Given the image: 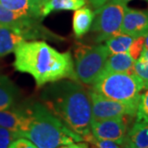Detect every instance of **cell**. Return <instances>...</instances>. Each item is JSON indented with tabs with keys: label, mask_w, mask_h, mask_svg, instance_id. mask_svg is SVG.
I'll return each instance as SVG.
<instances>
[{
	"label": "cell",
	"mask_w": 148,
	"mask_h": 148,
	"mask_svg": "<svg viewBox=\"0 0 148 148\" xmlns=\"http://www.w3.org/2000/svg\"><path fill=\"white\" fill-rule=\"evenodd\" d=\"M129 148L148 147V122H136L126 137Z\"/></svg>",
	"instance_id": "16"
},
{
	"label": "cell",
	"mask_w": 148,
	"mask_h": 148,
	"mask_svg": "<svg viewBox=\"0 0 148 148\" xmlns=\"http://www.w3.org/2000/svg\"><path fill=\"white\" fill-rule=\"evenodd\" d=\"M28 124V115L24 109H8L0 110V127L16 132L21 138Z\"/></svg>",
	"instance_id": "11"
},
{
	"label": "cell",
	"mask_w": 148,
	"mask_h": 148,
	"mask_svg": "<svg viewBox=\"0 0 148 148\" xmlns=\"http://www.w3.org/2000/svg\"><path fill=\"white\" fill-rule=\"evenodd\" d=\"M95 17V12L87 7L75 10L73 17V30L75 36L81 38L90 30Z\"/></svg>",
	"instance_id": "14"
},
{
	"label": "cell",
	"mask_w": 148,
	"mask_h": 148,
	"mask_svg": "<svg viewBox=\"0 0 148 148\" xmlns=\"http://www.w3.org/2000/svg\"><path fill=\"white\" fill-rule=\"evenodd\" d=\"M87 0H49L43 6L40 11V16L45 17L51 12L56 11H74L84 7Z\"/></svg>",
	"instance_id": "17"
},
{
	"label": "cell",
	"mask_w": 148,
	"mask_h": 148,
	"mask_svg": "<svg viewBox=\"0 0 148 148\" xmlns=\"http://www.w3.org/2000/svg\"><path fill=\"white\" fill-rule=\"evenodd\" d=\"M13 67L30 74L38 87L60 80L77 81L70 52L60 53L45 41H24L14 51Z\"/></svg>",
	"instance_id": "1"
},
{
	"label": "cell",
	"mask_w": 148,
	"mask_h": 148,
	"mask_svg": "<svg viewBox=\"0 0 148 148\" xmlns=\"http://www.w3.org/2000/svg\"><path fill=\"white\" fill-rule=\"evenodd\" d=\"M134 62L135 61L127 52L110 54L102 73H126L134 74Z\"/></svg>",
	"instance_id": "13"
},
{
	"label": "cell",
	"mask_w": 148,
	"mask_h": 148,
	"mask_svg": "<svg viewBox=\"0 0 148 148\" xmlns=\"http://www.w3.org/2000/svg\"><path fill=\"white\" fill-rule=\"evenodd\" d=\"M36 21V19L18 15L0 4V24L24 33L28 39L42 36L39 32V29L40 28L37 26Z\"/></svg>",
	"instance_id": "9"
},
{
	"label": "cell",
	"mask_w": 148,
	"mask_h": 148,
	"mask_svg": "<svg viewBox=\"0 0 148 148\" xmlns=\"http://www.w3.org/2000/svg\"><path fill=\"white\" fill-rule=\"evenodd\" d=\"M141 55H143V57H145V58H147L148 60V49H145V48H143V53Z\"/></svg>",
	"instance_id": "29"
},
{
	"label": "cell",
	"mask_w": 148,
	"mask_h": 148,
	"mask_svg": "<svg viewBox=\"0 0 148 148\" xmlns=\"http://www.w3.org/2000/svg\"><path fill=\"white\" fill-rule=\"evenodd\" d=\"M87 1H89V3L94 8L97 9V8H101V6L104 5L105 3H106L107 2H109L110 0H87Z\"/></svg>",
	"instance_id": "27"
},
{
	"label": "cell",
	"mask_w": 148,
	"mask_h": 148,
	"mask_svg": "<svg viewBox=\"0 0 148 148\" xmlns=\"http://www.w3.org/2000/svg\"><path fill=\"white\" fill-rule=\"evenodd\" d=\"M59 148H88V147L83 143H79V144L72 143V144H69V145H64V147H61Z\"/></svg>",
	"instance_id": "28"
},
{
	"label": "cell",
	"mask_w": 148,
	"mask_h": 148,
	"mask_svg": "<svg viewBox=\"0 0 148 148\" xmlns=\"http://www.w3.org/2000/svg\"><path fill=\"white\" fill-rule=\"evenodd\" d=\"M41 101L54 116L82 138L91 132L89 91L77 81L63 79L50 83L41 93Z\"/></svg>",
	"instance_id": "2"
},
{
	"label": "cell",
	"mask_w": 148,
	"mask_h": 148,
	"mask_svg": "<svg viewBox=\"0 0 148 148\" xmlns=\"http://www.w3.org/2000/svg\"><path fill=\"white\" fill-rule=\"evenodd\" d=\"M126 124L123 118L91 120L90 132L98 140H110L119 145L126 142Z\"/></svg>",
	"instance_id": "8"
},
{
	"label": "cell",
	"mask_w": 148,
	"mask_h": 148,
	"mask_svg": "<svg viewBox=\"0 0 148 148\" xmlns=\"http://www.w3.org/2000/svg\"><path fill=\"white\" fill-rule=\"evenodd\" d=\"M133 72L143 81L144 89L148 88V60L143 55H140V57L134 62Z\"/></svg>",
	"instance_id": "20"
},
{
	"label": "cell",
	"mask_w": 148,
	"mask_h": 148,
	"mask_svg": "<svg viewBox=\"0 0 148 148\" xmlns=\"http://www.w3.org/2000/svg\"><path fill=\"white\" fill-rule=\"evenodd\" d=\"M133 39L134 38L128 35L119 33L108 39L106 41V46L108 49L110 54L126 53L128 51Z\"/></svg>",
	"instance_id": "19"
},
{
	"label": "cell",
	"mask_w": 148,
	"mask_h": 148,
	"mask_svg": "<svg viewBox=\"0 0 148 148\" xmlns=\"http://www.w3.org/2000/svg\"><path fill=\"white\" fill-rule=\"evenodd\" d=\"M30 1H31L32 8H33V9L35 11L36 16H38V18L39 19L41 18V16H40L41 8H42L43 6L45 5L49 0H30Z\"/></svg>",
	"instance_id": "26"
},
{
	"label": "cell",
	"mask_w": 148,
	"mask_h": 148,
	"mask_svg": "<svg viewBox=\"0 0 148 148\" xmlns=\"http://www.w3.org/2000/svg\"><path fill=\"white\" fill-rule=\"evenodd\" d=\"M24 110L28 115V124L21 138L29 139L38 148H58L83 141L42 103L35 102Z\"/></svg>",
	"instance_id": "3"
},
{
	"label": "cell",
	"mask_w": 148,
	"mask_h": 148,
	"mask_svg": "<svg viewBox=\"0 0 148 148\" xmlns=\"http://www.w3.org/2000/svg\"><path fill=\"white\" fill-rule=\"evenodd\" d=\"M8 148H38L29 139L26 138H18L11 143Z\"/></svg>",
	"instance_id": "24"
},
{
	"label": "cell",
	"mask_w": 148,
	"mask_h": 148,
	"mask_svg": "<svg viewBox=\"0 0 148 148\" xmlns=\"http://www.w3.org/2000/svg\"><path fill=\"white\" fill-rule=\"evenodd\" d=\"M147 148H148V147H147Z\"/></svg>",
	"instance_id": "33"
},
{
	"label": "cell",
	"mask_w": 148,
	"mask_h": 148,
	"mask_svg": "<svg viewBox=\"0 0 148 148\" xmlns=\"http://www.w3.org/2000/svg\"><path fill=\"white\" fill-rule=\"evenodd\" d=\"M144 43H145V37L144 36L133 39L127 53H129V55L132 57L134 61H136L143 53Z\"/></svg>",
	"instance_id": "23"
},
{
	"label": "cell",
	"mask_w": 148,
	"mask_h": 148,
	"mask_svg": "<svg viewBox=\"0 0 148 148\" xmlns=\"http://www.w3.org/2000/svg\"><path fill=\"white\" fill-rule=\"evenodd\" d=\"M143 89L140 77L126 73H101L91 88L108 99L138 106Z\"/></svg>",
	"instance_id": "4"
},
{
	"label": "cell",
	"mask_w": 148,
	"mask_h": 148,
	"mask_svg": "<svg viewBox=\"0 0 148 148\" xmlns=\"http://www.w3.org/2000/svg\"><path fill=\"white\" fill-rule=\"evenodd\" d=\"M28 38L24 33L0 24V58L13 53Z\"/></svg>",
	"instance_id": "12"
},
{
	"label": "cell",
	"mask_w": 148,
	"mask_h": 148,
	"mask_svg": "<svg viewBox=\"0 0 148 148\" xmlns=\"http://www.w3.org/2000/svg\"><path fill=\"white\" fill-rule=\"evenodd\" d=\"M18 138L20 137L16 132L0 127V148H8L11 143Z\"/></svg>",
	"instance_id": "22"
},
{
	"label": "cell",
	"mask_w": 148,
	"mask_h": 148,
	"mask_svg": "<svg viewBox=\"0 0 148 148\" xmlns=\"http://www.w3.org/2000/svg\"><path fill=\"white\" fill-rule=\"evenodd\" d=\"M18 95V89L10 78L0 75V110L12 108Z\"/></svg>",
	"instance_id": "15"
},
{
	"label": "cell",
	"mask_w": 148,
	"mask_h": 148,
	"mask_svg": "<svg viewBox=\"0 0 148 148\" xmlns=\"http://www.w3.org/2000/svg\"><path fill=\"white\" fill-rule=\"evenodd\" d=\"M110 56L106 45H79L75 49L74 70L77 80L86 85H92L103 72Z\"/></svg>",
	"instance_id": "5"
},
{
	"label": "cell",
	"mask_w": 148,
	"mask_h": 148,
	"mask_svg": "<svg viewBox=\"0 0 148 148\" xmlns=\"http://www.w3.org/2000/svg\"><path fill=\"white\" fill-rule=\"evenodd\" d=\"M123 1H124V2H125L126 3H127L128 2H130V1H132V0H123ZM146 1H148V0H146Z\"/></svg>",
	"instance_id": "31"
},
{
	"label": "cell",
	"mask_w": 148,
	"mask_h": 148,
	"mask_svg": "<svg viewBox=\"0 0 148 148\" xmlns=\"http://www.w3.org/2000/svg\"><path fill=\"white\" fill-rule=\"evenodd\" d=\"M144 48L148 49V34L147 36L145 37V43H144Z\"/></svg>",
	"instance_id": "30"
},
{
	"label": "cell",
	"mask_w": 148,
	"mask_h": 148,
	"mask_svg": "<svg viewBox=\"0 0 148 148\" xmlns=\"http://www.w3.org/2000/svg\"><path fill=\"white\" fill-rule=\"evenodd\" d=\"M127 3L123 0H110L95 9L90 31L96 34L95 42L106 41L121 33V26Z\"/></svg>",
	"instance_id": "6"
},
{
	"label": "cell",
	"mask_w": 148,
	"mask_h": 148,
	"mask_svg": "<svg viewBox=\"0 0 148 148\" xmlns=\"http://www.w3.org/2000/svg\"><path fill=\"white\" fill-rule=\"evenodd\" d=\"M91 143L95 144L96 148H121L118 143L110 140H98L95 138Z\"/></svg>",
	"instance_id": "25"
},
{
	"label": "cell",
	"mask_w": 148,
	"mask_h": 148,
	"mask_svg": "<svg viewBox=\"0 0 148 148\" xmlns=\"http://www.w3.org/2000/svg\"><path fill=\"white\" fill-rule=\"evenodd\" d=\"M121 33L132 38L146 37L148 34V12L127 8L121 26Z\"/></svg>",
	"instance_id": "10"
},
{
	"label": "cell",
	"mask_w": 148,
	"mask_h": 148,
	"mask_svg": "<svg viewBox=\"0 0 148 148\" xmlns=\"http://www.w3.org/2000/svg\"><path fill=\"white\" fill-rule=\"evenodd\" d=\"M89 95L91 103V120L123 118L126 115L133 117L137 114L138 106L108 99L91 89L89 90Z\"/></svg>",
	"instance_id": "7"
},
{
	"label": "cell",
	"mask_w": 148,
	"mask_h": 148,
	"mask_svg": "<svg viewBox=\"0 0 148 148\" xmlns=\"http://www.w3.org/2000/svg\"><path fill=\"white\" fill-rule=\"evenodd\" d=\"M136 115L138 122H148V88L140 96Z\"/></svg>",
	"instance_id": "21"
},
{
	"label": "cell",
	"mask_w": 148,
	"mask_h": 148,
	"mask_svg": "<svg viewBox=\"0 0 148 148\" xmlns=\"http://www.w3.org/2000/svg\"><path fill=\"white\" fill-rule=\"evenodd\" d=\"M0 4L18 15L33 19H39L30 0H0Z\"/></svg>",
	"instance_id": "18"
},
{
	"label": "cell",
	"mask_w": 148,
	"mask_h": 148,
	"mask_svg": "<svg viewBox=\"0 0 148 148\" xmlns=\"http://www.w3.org/2000/svg\"><path fill=\"white\" fill-rule=\"evenodd\" d=\"M123 148H129V147H128V146H127V147H123Z\"/></svg>",
	"instance_id": "32"
}]
</instances>
